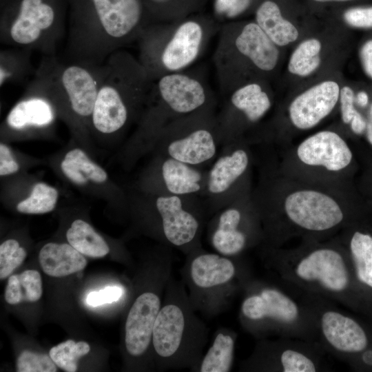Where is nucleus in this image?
Here are the masks:
<instances>
[{
    "label": "nucleus",
    "mask_w": 372,
    "mask_h": 372,
    "mask_svg": "<svg viewBox=\"0 0 372 372\" xmlns=\"http://www.w3.org/2000/svg\"><path fill=\"white\" fill-rule=\"evenodd\" d=\"M260 148L252 189L264 232L260 247H281L294 238L324 240L353 223L372 219L356 185L338 187L289 177L278 170L276 152Z\"/></svg>",
    "instance_id": "nucleus-1"
},
{
    "label": "nucleus",
    "mask_w": 372,
    "mask_h": 372,
    "mask_svg": "<svg viewBox=\"0 0 372 372\" xmlns=\"http://www.w3.org/2000/svg\"><path fill=\"white\" fill-rule=\"evenodd\" d=\"M292 248L259 247L265 267L290 289L338 303L372 324V301L354 276L338 235Z\"/></svg>",
    "instance_id": "nucleus-2"
},
{
    "label": "nucleus",
    "mask_w": 372,
    "mask_h": 372,
    "mask_svg": "<svg viewBox=\"0 0 372 372\" xmlns=\"http://www.w3.org/2000/svg\"><path fill=\"white\" fill-rule=\"evenodd\" d=\"M151 23L142 0H68L65 60L103 64Z\"/></svg>",
    "instance_id": "nucleus-3"
},
{
    "label": "nucleus",
    "mask_w": 372,
    "mask_h": 372,
    "mask_svg": "<svg viewBox=\"0 0 372 372\" xmlns=\"http://www.w3.org/2000/svg\"><path fill=\"white\" fill-rule=\"evenodd\" d=\"M217 98L200 69L163 75L151 83L141 116L114 157L130 170L149 156L160 132L170 122L207 106Z\"/></svg>",
    "instance_id": "nucleus-4"
},
{
    "label": "nucleus",
    "mask_w": 372,
    "mask_h": 372,
    "mask_svg": "<svg viewBox=\"0 0 372 372\" xmlns=\"http://www.w3.org/2000/svg\"><path fill=\"white\" fill-rule=\"evenodd\" d=\"M105 62L92 64L43 56L31 82L52 103L71 140L95 156L90 125Z\"/></svg>",
    "instance_id": "nucleus-5"
},
{
    "label": "nucleus",
    "mask_w": 372,
    "mask_h": 372,
    "mask_svg": "<svg viewBox=\"0 0 372 372\" xmlns=\"http://www.w3.org/2000/svg\"><path fill=\"white\" fill-rule=\"evenodd\" d=\"M106 72L99 85L90 130L94 143H112L135 127L151 86L146 70L129 51L122 49L105 61Z\"/></svg>",
    "instance_id": "nucleus-6"
},
{
    "label": "nucleus",
    "mask_w": 372,
    "mask_h": 372,
    "mask_svg": "<svg viewBox=\"0 0 372 372\" xmlns=\"http://www.w3.org/2000/svg\"><path fill=\"white\" fill-rule=\"evenodd\" d=\"M285 287L254 276L249 279L242 290L241 327L256 340L276 336L316 343L314 314L307 298Z\"/></svg>",
    "instance_id": "nucleus-7"
},
{
    "label": "nucleus",
    "mask_w": 372,
    "mask_h": 372,
    "mask_svg": "<svg viewBox=\"0 0 372 372\" xmlns=\"http://www.w3.org/2000/svg\"><path fill=\"white\" fill-rule=\"evenodd\" d=\"M125 187L127 212L142 231L185 256L203 247L202 234L209 218L201 197L154 194Z\"/></svg>",
    "instance_id": "nucleus-8"
},
{
    "label": "nucleus",
    "mask_w": 372,
    "mask_h": 372,
    "mask_svg": "<svg viewBox=\"0 0 372 372\" xmlns=\"http://www.w3.org/2000/svg\"><path fill=\"white\" fill-rule=\"evenodd\" d=\"M196 313L183 281L172 274L152 331V353L159 369L192 371L200 361L209 329Z\"/></svg>",
    "instance_id": "nucleus-9"
},
{
    "label": "nucleus",
    "mask_w": 372,
    "mask_h": 372,
    "mask_svg": "<svg viewBox=\"0 0 372 372\" xmlns=\"http://www.w3.org/2000/svg\"><path fill=\"white\" fill-rule=\"evenodd\" d=\"M221 24L200 12L171 22L152 23L137 41L139 61L151 81L190 68Z\"/></svg>",
    "instance_id": "nucleus-10"
},
{
    "label": "nucleus",
    "mask_w": 372,
    "mask_h": 372,
    "mask_svg": "<svg viewBox=\"0 0 372 372\" xmlns=\"http://www.w3.org/2000/svg\"><path fill=\"white\" fill-rule=\"evenodd\" d=\"M276 153L278 169L285 176L338 187L356 185L360 162L342 132L320 130Z\"/></svg>",
    "instance_id": "nucleus-11"
},
{
    "label": "nucleus",
    "mask_w": 372,
    "mask_h": 372,
    "mask_svg": "<svg viewBox=\"0 0 372 372\" xmlns=\"http://www.w3.org/2000/svg\"><path fill=\"white\" fill-rule=\"evenodd\" d=\"M185 257L180 272L191 306L207 318L228 309L253 276L241 256L229 257L202 247Z\"/></svg>",
    "instance_id": "nucleus-12"
},
{
    "label": "nucleus",
    "mask_w": 372,
    "mask_h": 372,
    "mask_svg": "<svg viewBox=\"0 0 372 372\" xmlns=\"http://www.w3.org/2000/svg\"><path fill=\"white\" fill-rule=\"evenodd\" d=\"M68 0H0V41L56 56L67 34Z\"/></svg>",
    "instance_id": "nucleus-13"
},
{
    "label": "nucleus",
    "mask_w": 372,
    "mask_h": 372,
    "mask_svg": "<svg viewBox=\"0 0 372 372\" xmlns=\"http://www.w3.org/2000/svg\"><path fill=\"white\" fill-rule=\"evenodd\" d=\"M217 107H205L168 123L160 132L149 155L161 154L200 167L211 165L221 146Z\"/></svg>",
    "instance_id": "nucleus-14"
},
{
    "label": "nucleus",
    "mask_w": 372,
    "mask_h": 372,
    "mask_svg": "<svg viewBox=\"0 0 372 372\" xmlns=\"http://www.w3.org/2000/svg\"><path fill=\"white\" fill-rule=\"evenodd\" d=\"M46 163L65 183L79 192L127 211L125 187L114 181L95 156L70 139L61 149L50 155Z\"/></svg>",
    "instance_id": "nucleus-15"
},
{
    "label": "nucleus",
    "mask_w": 372,
    "mask_h": 372,
    "mask_svg": "<svg viewBox=\"0 0 372 372\" xmlns=\"http://www.w3.org/2000/svg\"><path fill=\"white\" fill-rule=\"evenodd\" d=\"M254 146L241 139L222 146L207 169L205 192L201 197L207 216L253 189L256 164Z\"/></svg>",
    "instance_id": "nucleus-16"
},
{
    "label": "nucleus",
    "mask_w": 372,
    "mask_h": 372,
    "mask_svg": "<svg viewBox=\"0 0 372 372\" xmlns=\"http://www.w3.org/2000/svg\"><path fill=\"white\" fill-rule=\"evenodd\" d=\"M302 293L314 314L316 344L326 354L347 362L372 342V324L366 320L346 312L329 300Z\"/></svg>",
    "instance_id": "nucleus-17"
},
{
    "label": "nucleus",
    "mask_w": 372,
    "mask_h": 372,
    "mask_svg": "<svg viewBox=\"0 0 372 372\" xmlns=\"http://www.w3.org/2000/svg\"><path fill=\"white\" fill-rule=\"evenodd\" d=\"M207 238L216 252L229 257L241 256L262 244L264 232L252 199V191L209 218L207 223Z\"/></svg>",
    "instance_id": "nucleus-18"
},
{
    "label": "nucleus",
    "mask_w": 372,
    "mask_h": 372,
    "mask_svg": "<svg viewBox=\"0 0 372 372\" xmlns=\"http://www.w3.org/2000/svg\"><path fill=\"white\" fill-rule=\"evenodd\" d=\"M326 353L314 342L287 338L257 340L240 366L247 372H316L329 370Z\"/></svg>",
    "instance_id": "nucleus-19"
},
{
    "label": "nucleus",
    "mask_w": 372,
    "mask_h": 372,
    "mask_svg": "<svg viewBox=\"0 0 372 372\" xmlns=\"http://www.w3.org/2000/svg\"><path fill=\"white\" fill-rule=\"evenodd\" d=\"M172 263L171 251L161 265L150 289L141 291L129 309L125 322L124 344L132 358H143L152 349L153 328L172 274Z\"/></svg>",
    "instance_id": "nucleus-20"
},
{
    "label": "nucleus",
    "mask_w": 372,
    "mask_h": 372,
    "mask_svg": "<svg viewBox=\"0 0 372 372\" xmlns=\"http://www.w3.org/2000/svg\"><path fill=\"white\" fill-rule=\"evenodd\" d=\"M268 92L256 81L243 84L223 97L216 121L221 147L247 138L248 131L270 110Z\"/></svg>",
    "instance_id": "nucleus-21"
},
{
    "label": "nucleus",
    "mask_w": 372,
    "mask_h": 372,
    "mask_svg": "<svg viewBox=\"0 0 372 372\" xmlns=\"http://www.w3.org/2000/svg\"><path fill=\"white\" fill-rule=\"evenodd\" d=\"M149 156L130 187L154 194L203 196L207 169L161 154Z\"/></svg>",
    "instance_id": "nucleus-22"
},
{
    "label": "nucleus",
    "mask_w": 372,
    "mask_h": 372,
    "mask_svg": "<svg viewBox=\"0 0 372 372\" xmlns=\"http://www.w3.org/2000/svg\"><path fill=\"white\" fill-rule=\"evenodd\" d=\"M59 119L55 108L31 81L1 124L0 141L7 143L54 136Z\"/></svg>",
    "instance_id": "nucleus-23"
},
{
    "label": "nucleus",
    "mask_w": 372,
    "mask_h": 372,
    "mask_svg": "<svg viewBox=\"0 0 372 372\" xmlns=\"http://www.w3.org/2000/svg\"><path fill=\"white\" fill-rule=\"evenodd\" d=\"M2 204L23 214H44L53 211L59 203V190L28 172L1 179Z\"/></svg>",
    "instance_id": "nucleus-24"
},
{
    "label": "nucleus",
    "mask_w": 372,
    "mask_h": 372,
    "mask_svg": "<svg viewBox=\"0 0 372 372\" xmlns=\"http://www.w3.org/2000/svg\"><path fill=\"white\" fill-rule=\"evenodd\" d=\"M340 92L336 82L326 81L296 96L291 101L287 110L290 130L297 133L317 126L335 107Z\"/></svg>",
    "instance_id": "nucleus-25"
},
{
    "label": "nucleus",
    "mask_w": 372,
    "mask_h": 372,
    "mask_svg": "<svg viewBox=\"0 0 372 372\" xmlns=\"http://www.w3.org/2000/svg\"><path fill=\"white\" fill-rule=\"evenodd\" d=\"M338 236L347 252L358 284L372 301V219L353 223Z\"/></svg>",
    "instance_id": "nucleus-26"
},
{
    "label": "nucleus",
    "mask_w": 372,
    "mask_h": 372,
    "mask_svg": "<svg viewBox=\"0 0 372 372\" xmlns=\"http://www.w3.org/2000/svg\"><path fill=\"white\" fill-rule=\"evenodd\" d=\"M39 260L43 272L52 277H63L83 270L87 260L68 242H48L40 249Z\"/></svg>",
    "instance_id": "nucleus-27"
},
{
    "label": "nucleus",
    "mask_w": 372,
    "mask_h": 372,
    "mask_svg": "<svg viewBox=\"0 0 372 372\" xmlns=\"http://www.w3.org/2000/svg\"><path fill=\"white\" fill-rule=\"evenodd\" d=\"M237 333L229 328L218 329L212 343L192 371L229 372L235 358Z\"/></svg>",
    "instance_id": "nucleus-28"
},
{
    "label": "nucleus",
    "mask_w": 372,
    "mask_h": 372,
    "mask_svg": "<svg viewBox=\"0 0 372 372\" xmlns=\"http://www.w3.org/2000/svg\"><path fill=\"white\" fill-rule=\"evenodd\" d=\"M256 23L277 46H285L295 41L298 31L283 18L278 4L272 0L263 1L256 8Z\"/></svg>",
    "instance_id": "nucleus-29"
},
{
    "label": "nucleus",
    "mask_w": 372,
    "mask_h": 372,
    "mask_svg": "<svg viewBox=\"0 0 372 372\" xmlns=\"http://www.w3.org/2000/svg\"><path fill=\"white\" fill-rule=\"evenodd\" d=\"M67 242L83 256L103 258L110 251L105 238L86 220L76 218L65 231Z\"/></svg>",
    "instance_id": "nucleus-30"
},
{
    "label": "nucleus",
    "mask_w": 372,
    "mask_h": 372,
    "mask_svg": "<svg viewBox=\"0 0 372 372\" xmlns=\"http://www.w3.org/2000/svg\"><path fill=\"white\" fill-rule=\"evenodd\" d=\"M33 51L8 47L0 51V87L9 83H21L33 77L36 69L32 62Z\"/></svg>",
    "instance_id": "nucleus-31"
},
{
    "label": "nucleus",
    "mask_w": 372,
    "mask_h": 372,
    "mask_svg": "<svg viewBox=\"0 0 372 372\" xmlns=\"http://www.w3.org/2000/svg\"><path fill=\"white\" fill-rule=\"evenodd\" d=\"M152 23L171 22L199 13L209 0H142Z\"/></svg>",
    "instance_id": "nucleus-32"
},
{
    "label": "nucleus",
    "mask_w": 372,
    "mask_h": 372,
    "mask_svg": "<svg viewBox=\"0 0 372 372\" xmlns=\"http://www.w3.org/2000/svg\"><path fill=\"white\" fill-rule=\"evenodd\" d=\"M43 163H46V160L21 152L9 143L0 141L1 179L28 172L30 169Z\"/></svg>",
    "instance_id": "nucleus-33"
},
{
    "label": "nucleus",
    "mask_w": 372,
    "mask_h": 372,
    "mask_svg": "<svg viewBox=\"0 0 372 372\" xmlns=\"http://www.w3.org/2000/svg\"><path fill=\"white\" fill-rule=\"evenodd\" d=\"M321 47L320 41L316 39H309L300 43L290 57L289 71L300 76L311 74L320 63Z\"/></svg>",
    "instance_id": "nucleus-34"
},
{
    "label": "nucleus",
    "mask_w": 372,
    "mask_h": 372,
    "mask_svg": "<svg viewBox=\"0 0 372 372\" xmlns=\"http://www.w3.org/2000/svg\"><path fill=\"white\" fill-rule=\"evenodd\" d=\"M90 350V345L83 341L76 342L72 340L63 342L52 347L49 355L60 369L67 372H74L77 369V361Z\"/></svg>",
    "instance_id": "nucleus-35"
},
{
    "label": "nucleus",
    "mask_w": 372,
    "mask_h": 372,
    "mask_svg": "<svg viewBox=\"0 0 372 372\" xmlns=\"http://www.w3.org/2000/svg\"><path fill=\"white\" fill-rule=\"evenodd\" d=\"M352 143L360 165L355 178V185L372 213V151L360 143Z\"/></svg>",
    "instance_id": "nucleus-36"
},
{
    "label": "nucleus",
    "mask_w": 372,
    "mask_h": 372,
    "mask_svg": "<svg viewBox=\"0 0 372 372\" xmlns=\"http://www.w3.org/2000/svg\"><path fill=\"white\" fill-rule=\"evenodd\" d=\"M27 256L25 249L19 240L8 238L0 245V278H6L23 262Z\"/></svg>",
    "instance_id": "nucleus-37"
},
{
    "label": "nucleus",
    "mask_w": 372,
    "mask_h": 372,
    "mask_svg": "<svg viewBox=\"0 0 372 372\" xmlns=\"http://www.w3.org/2000/svg\"><path fill=\"white\" fill-rule=\"evenodd\" d=\"M18 372H56V364L50 355L23 351L17 362Z\"/></svg>",
    "instance_id": "nucleus-38"
},
{
    "label": "nucleus",
    "mask_w": 372,
    "mask_h": 372,
    "mask_svg": "<svg viewBox=\"0 0 372 372\" xmlns=\"http://www.w3.org/2000/svg\"><path fill=\"white\" fill-rule=\"evenodd\" d=\"M252 0H213V17L223 24L243 14Z\"/></svg>",
    "instance_id": "nucleus-39"
},
{
    "label": "nucleus",
    "mask_w": 372,
    "mask_h": 372,
    "mask_svg": "<svg viewBox=\"0 0 372 372\" xmlns=\"http://www.w3.org/2000/svg\"><path fill=\"white\" fill-rule=\"evenodd\" d=\"M19 276L23 301L36 302L42 296V281L39 271L26 270Z\"/></svg>",
    "instance_id": "nucleus-40"
},
{
    "label": "nucleus",
    "mask_w": 372,
    "mask_h": 372,
    "mask_svg": "<svg viewBox=\"0 0 372 372\" xmlns=\"http://www.w3.org/2000/svg\"><path fill=\"white\" fill-rule=\"evenodd\" d=\"M125 289L121 285H111L99 291L88 293L86 302L92 307H97L118 301L125 296Z\"/></svg>",
    "instance_id": "nucleus-41"
},
{
    "label": "nucleus",
    "mask_w": 372,
    "mask_h": 372,
    "mask_svg": "<svg viewBox=\"0 0 372 372\" xmlns=\"http://www.w3.org/2000/svg\"><path fill=\"white\" fill-rule=\"evenodd\" d=\"M344 19L346 23L352 27L372 28V6L349 9L344 12Z\"/></svg>",
    "instance_id": "nucleus-42"
},
{
    "label": "nucleus",
    "mask_w": 372,
    "mask_h": 372,
    "mask_svg": "<svg viewBox=\"0 0 372 372\" xmlns=\"http://www.w3.org/2000/svg\"><path fill=\"white\" fill-rule=\"evenodd\" d=\"M346 363L354 371L372 372V342Z\"/></svg>",
    "instance_id": "nucleus-43"
},
{
    "label": "nucleus",
    "mask_w": 372,
    "mask_h": 372,
    "mask_svg": "<svg viewBox=\"0 0 372 372\" xmlns=\"http://www.w3.org/2000/svg\"><path fill=\"white\" fill-rule=\"evenodd\" d=\"M5 299L10 304H17L23 301L18 275H12L8 278L5 290Z\"/></svg>",
    "instance_id": "nucleus-44"
},
{
    "label": "nucleus",
    "mask_w": 372,
    "mask_h": 372,
    "mask_svg": "<svg viewBox=\"0 0 372 372\" xmlns=\"http://www.w3.org/2000/svg\"><path fill=\"white\" fill-rule=\"evenodd\" d=\"M360 56L365 72L372 79V40L366 41L363 45Z\"/></svg>",
    "instance_id": "nucleus-45"
},
{
    "label": "nucleus",
    "mask_w": 372,
    "mask_h": 372,
    "mask_svg": "<svg viewBox=\"0 0 372 372\" xmlns=\"http://www.w3.org/2000/svg\"><path fill=\"white\" fill-rule=\"evenodd\" d=\"M370 102L369 96L365 91H360L355 96V103L359 107H366Z\"/></svg>",
    "instance_id": "nucleus-46"
},
{
    "label": "nucleus",
    "mask_w": 372,
    "mask_h": 372,
    "mask_svg": "<svg viewBox=\"0 0 372 372\" xmlns=\"http://www.w3.org/2000/svg\"><path fill=\"white\" fill-rule=\"evenodd\" d=\"M316 1L319 2H326V1H353V0H314Z\"/></svg>",
    "instance_id": "nucleus-47"
}]
</instances>
